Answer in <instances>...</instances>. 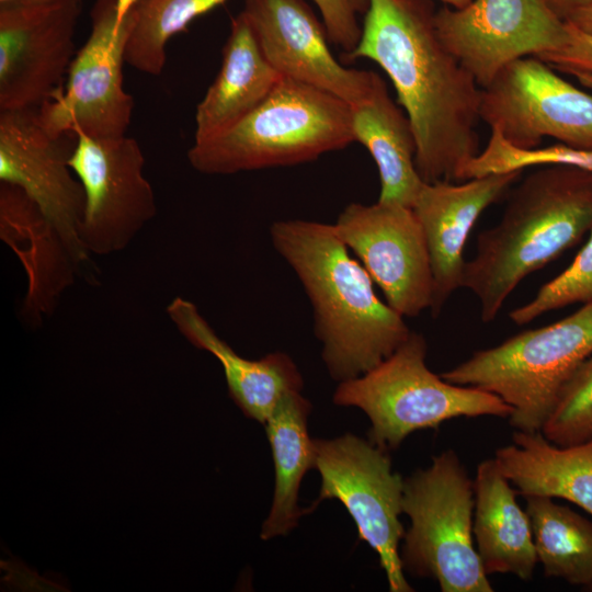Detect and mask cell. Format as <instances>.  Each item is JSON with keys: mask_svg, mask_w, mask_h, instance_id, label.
<instances>
[{"mask_svg": "<svg viewBox=\"0 0 592 592\" xmlns=\"http://www.w3.org/2000/svg\"><path fill=\"white\" fill-rule=\"evenodd\" d=\"M432 0H369L345 61L367 58L391 80L417 143L424 182L458 181L479 151L481 88L437 35Z\"/></svg>", "mask_w": 592, "mask_h": 592, "instance_id": "1", "label": "cell"}, {"mask_svg": "<svg viewBox=\"0 0 592 592\" xmlns=\"http://www.w3.org/2000/svg\"><path fill=\"white\" fill-rule=\"evenodd\" d=\"M270 237L310 301L314 332L332 379L340 383L363 375L409 338L403 316L377 296L369 274L333 224L277 220Z\"/></svg>", "mask_w": 592, "mask_h": 592, "instance_id": "2", "label": "cell"}, {"mask_svg": "<svg viewBox=\"0 0 592 592\" xmlns=\"http://www.w3.org/2000/svg\"><path fill=\"white\" fill-rule=\"evenodd\" d=\"M592 229V172L546 166L511 192L500 221L477 237L462 287L477 298L480 319L492 322L530 274L576 246Z\"/></svg>", "mask_w": 592, "mask_h": 592, "instance_id": "3", "label": "cell"}, {"mask_svg": "<svg viewBox=\"0 0 592 592\" xmlns=\"http://www.w3.org/2000/svg\"><path fill=\"white\" fill-rule=\"evenodd\" d=\"M354 140L351 105L312 86L283 77L252 111L187 151L203 174L306 163Z\"/></svg>", "mask_w": 592, "mask_h": 592, "instance_id": "4", "label": "cell"}, {"mask_svg": "<svg viewBox=\"0 0 592 592\" xmlns=\"http://www.w3.org/2000/svg\"><path fill=\"white\" fill-rule=\"evenodd\" d=\"M426 341L411 331L409 338L380 364L363 375L340 382L333 402L356 407L371 421L369 441L391 451L420 430L466 417L508 418L513 409L497 395L445 380L425 363Z\"/></svg>", "mask_w": 592, "mask_h": 592, "instance_id": "5", "label": "cell"}, {"mask_svg": "<svg viewBox=\"0 0 592 592\" xmlns=\"http://www.w3.org/2000/svg\"><path fill=\"white\" fill-rule=\"evenodd\" d=\"M591 354L592 301L557 322L476 351L441 376L497 395L512 407L509 423L515 431L538 432L563 385Z\"/></svg>", "mask_w": 592, "mask_h": 592, "instance_id": "6", "label": "cell"}, {"mask_svg": "<svg viewBox=\"0 0 592 592\" xmlns=\"http://www.w3.org/2000/svg\"><path fill=\"white\" fill-rule=\"evenodd\" d=\"M474 480L453 449L405 479L403 570L436 581L442 592H492L474 546Z\"/></svg>", "mask_w": 592, "mask_h": 592, "instance_id": "7", "label": "cell"}, {"mask_svg": "<svg viewBox=\"0 0 592 592\" xmlns=\"http://www.w3.org/2000/svg\"><path fill=\"white\" fill-rule=\"evenodd\" d=\"M315 466L321 487L311 512L323 500L340 501L353 519L358 538L378 555L391 592H411L405 577L399 545L405 479L392 470L389 453L369 440L346 433L314 439Z\"/></svg>", "mask_w": 592, "mask_h": 592, "instance_id": "8", "label": "cell"}, {"mask_svg": "<svg viewBox=\"0 0 592 592\" xmlns=\"http://www.w3.org/2000/svg\"><path fill=\"white\" fill-rule=\"evenodd\" d=\"M117 0H95L91 31L76 54L66 86L37 109L44 127L54 135L81 132L92 138L125 136L134 100L123 88L125 43L130 11L116 27Z\"/></svg>", "mask_w": 592, "mask_h": 592, "instance_id": "9", "label": "cell"}, {"mask_svg": "<svg viewBox=\"0 0 592 592\" xmlns=\"http://www.w3.org/2000/svg\"><path fill=\"white\" fill-rule=\"evenodd\" d=\"M479 115L517 148H535L550 137L592 149V94L536 56L512 61L481 88Z\"/></svg>", "mask_w": 592, "mask_h": 592, "instance_id": "10", "label": "cell"}, {"mask_svg": "<svg viewBox=\"0 0 592 592\" xmlns=\"http://www.w3.org/2000/svg\"><path fill=\"white\" fill-rule=\"evenodd\" d=\"M75 135L69 166L84 191L81 242L91 255L121 252L157 214L141 148L127 135L103 139Z\"/></svg>", "mask_w": 592, "mask_h": 592, "instance_id": "11", "label": "cell"}, {"mask_svg": "<svg viewBox=\"0 0 592 592\" xmlns=\"http://www.w3.org/2000/svg\"><path fill=\"white\" fill-rule=\"evenodd\" d=\"M72 133L54 135L37 109L0 111V182L21 189L41 209L83 272L91 254L80 238L83 187L69 166Z\"/></svg>", "mask_w": 592, "mask_h": 592, "instance_id": "12", "label": "cell"}, {"mask_svg": "<svg viewBox=\"0 0 592 592\" xmlns=\"http://www.w3.org/2000/svg\"><path fill=\"white\" fill-rule=\"evenodd\" d=\"M434 23L445 47L487 87L506 65L562 48L567 23L545 0H471L436 9Z\"/></svg>", "mask_w": 592, "mask_h": 592, "instance_id": "13", "label": "cell"}, {"mask_svg": "<svg viewBox=\"0 0 592 592\" xmlns=\"http://www.w3.org/2000/svg\"><path fill=\"white\" fill-rule=\"evenodd\" d=\"M80 11L77 0L0 3V111L38 109L62 88Z\"/></svg>", "mask_w": 592, "mask_h": 592, "instance_id": "14", "label": "cell"}, {"mask_svg": "<svg viewBox=\"0 0 592 592\" xmlns=\"http://www.w3.org/2000/svg\"><path fill=\"white\" fill-rule=\"evenodd\" d=\"M386 303L403 317L430 309L433 274L422 226L411 207L351 203L333 224Z\"/></svg>", "mask_w": 592, "mask_h": 592, "instance_id": "15", "label": "cell"}, {"mask_svg": "<svg viewBox=\"0 0 592 592\" xmlns=\"http://www.w3.org/2000/svg\"><path fill=\"white\" fill-rule=\"evenodd\" d=\"M241 13L282 77L327 91L350 105L372 92L379 76L344 67L334 58L322 21L305 0H244Z\"/></svg>", "mask_w": 592, "mask_h": 592, "instance_id": "16", "label": "cell"}, {"mask_svg": "<svg viewBox=\"0 0 592 592\" xmlns=\"http://www.w3.org/2000/svg\"><path fill=\"white\" fill-rule=\"evenodd\" d=\"M522 172L492 173L462 183L442 180L422 184L411 208L429 249L433 317L440 315L449 297L462 287L464 249L477 219L519 181Z\"/></svg>", "mask_w": 592, "mask_h": 592, "instance_id": "17", "label": "cell"}, {"mask_svg": "<svg viewBox=\"0 0 592 592\" xmlns=\"http://www.w3.org/2000/svg\"><path fill=\"white\" fill-rule=\"evenodd\" d=\"M0 237L18 255L27 277L23 317L38 325L83 271L37 205L18 186L1 182Z\"/></svg>", "mask_w": 592, "mask_h": 592, "instance_id": "18", "label": "cell"}, {"mask_svg": "<svg viewBox=\"0 0 592 592\" xmlns=\"http://www.w3.org/2000/svg\"><path fill=\"white\" fill-rule=\"evenodd\" d=\"M167 314L192 345L219 361L229 395L246 417L264 424L286 395L303 390L301 374L286 353L272 352L258 360L239 355L217 335L197 306L183 297H175Z\"/></svg>", "mask_w": 592, "mask_h": 592, "instance_id": "19", "label": "cell"}, {"mask_svg": "<svg viewBox=\"0 0 592 592\" xmlns=\"http://www.w3.org/2000/svg\"><path fill=\"white\" fill-rule=\"evenodd\" d=\"M474 491L473 533L485 572L530 580L538 562L531 521L494 457L477 466Z\"/></svg>", "mask_w": 592, "mask_h": 592, "instance_id": "20", "label": "cell"}, {"mask_svg": "<svg viewBox=\"0 0 592 592\" xmlns=\"http://www.w3.org/2000/svg\"><path fill=\"white\" fill-rule=\"evenodd\" d=\"M282 78L265 58L240 12L231 19L220 69L196 106L194 141L235 124L257 107Z\"/></svg>", "mask_w": 592, "mask_h": 592, "instance_id": "21", "label": "cell"}, {"mask_svg": "<svg viewBox=\"0 0 592 592\" xmlns=\"http://www.w3.org/2000/svg\"><path fill=\"white\" fill-rule=\"evenodd\" d=\"M512 441L494 459L516 493L565 499L592 516V439L558 446L540 431H515Z\"/></svg>", "mask_w": 592, "mask_h": 592, "instance_id": "22", "label": "cell"}, {"mask_svg": "<svg viewBox=\"0 0 592 592\" xmlns=\"http://www.w3.org/2000/svg\"><path fill=\"white\" fill-rule=\"evenodd\" d=\"M351 112L354 140L368 150L378 169V202L411 207L424 183L415 167V137L380 76L369 95L351 105Z\"/></svg>", "mask_w": 592, "mask_h": 592, "instance_id": "23", "label": "cell"}, {"mask_svg": "<svg viewBox=\"0 0 592 592\" xmlns=\"http://www.w3.org/2000/svg\"><path fill=\"white\" fill-rule=\"evenodd\" d=\"M310 412L309 400L295 391L278 402L264 423L275 470L273 502L261 531L264 540L288 534L308 513L297 502L300 482L315 466L314 439L307 429Z\"/></svg>", "mask_w": 592, "mask_h": 592, "instance_id": "24", "label": "cell"}, {"mask_svg": "<svg viewBox=\"0 0 592 592\" xmlns=\"http://www.w3.org/2000/svg\"><path fill=\"white\" fill-rule=\"evenodd\" d=\"M528 514L538 562L547 578H558L585 590L592 584V521L553 498L527 496Z\"/></svg>", "mask_w": 592, "mask_h": 592, "instance_id": "25", "label": "cell"}, {"mask_svg": "<svg viewBox=\"0 0 592 592\" xmlns=\"http://www.w3.org/2000/svg\"><path fill=\"white\" fill-rule=\"evenodd\" d=\"M226 1L139 0L130 10L133 20L125 43V62L141 72L159 76L166 65L169 39Z\"/></svg>", "mask_w": 592, "mask_h": 592, "instance_id": "26", "label": "cell"}, {"mask_svg": "<svg viewBox=\"0 0 592 592\" xmlns=\"http://www.w3.org/2000/svg\"><path fill=\"white\" fill-rule=\"evenodd\" d=\"M536 166H568L592 172V149L577 148L566 144L530 149L517 148L501 134L491 129L487 146L462 169L458 181L492 173L523 171Z\"/></svg>", "mask_w": 592, "mask_h": 592, "instance_id": "27", "label": "cell"}, {"mask_svg": "<svg viewBox=\"0 0 592 592\" xmlns=\"http://www.w3.org/2000/svg\"><path fill=\"white\" fill-rule=\"evenodd\" d=\"M540 432L558 446L592 439V354L563 385Z\"/></svg>", "mask_w": 592, "mask_h": 592, "instance_id": "28", "label": "cell"}, {"mask_svg": "<svg viewBox=\"0 0 592 592\" xmlns=\"http://www.w3.org/2000/svg\"><path fill=\"white\" fill-rule=\"evenodd\" d=\"M592 301V229L583 248L572 263L559 275L544 284L532 300L513 309L509 317L525 325L542 315L576 303Z\"/></svg>", "mask_w": 592, "mask_h": 592, "instance_id": "29", "label": "cell"}, {"mask_svg": "<svg viewBox=\"0 0 592 592\" xmlns=\"http://www.w3.org/2000/svg\"><path fill=\"white\" fill-rule=\"evenodd\" d=\"M326 27L329 41L343 50V57L358 44L362 27L357 14L365 13L369 0H314Z\"/></svg>", "mask_w": 592, "mask_h": 592, "instance_id": "30", "label": "cell"}, {"mask_svg": "<svg viewBox=\"0 0 592 592\" xmlns=\"http://www.w3.org/2000/svg\"><path fill=\"white\" fill-rule=\"evenodd\" d=\"M566 22V21H565ZM567 44L551 53L537 56L555 70L568 72L579 70L592 73V34L585 33L569 22Z\"/></svg>", "mask_w": 592, "mask_h": 592, "instance_id": "31", "label": "cell"}, {"mask_svg": "<svg viewBox=\"0 0 592 592\" xmlns=\"http://www.w3.org/2000/svg\"><path fill=\"white\" fill-rule=\"evenodd\" d=\"M548 7L563 21L592 0H545Z\"/></svg>", "mask_w": 592, "mask_h": 592, "instance_id": "32", "label": "cell"}, {"mask_svg": "<svg viewBox=\"0 0 592 592\" xmlns=\"http://www.w3.org/2000/svg\"><path fill=\"white\" fill-rule=\"evenodd\" d=\"M566 22L585 33L592 34V1L574 12Z\"/></svg>", "mask_w": 592, "mask_h": 592, "instance_id": "33", "label": "cell"}, {"mask_svg": "<svg viewBox=\"0 0 592 592\" xmlns=\"http://www.w3.org/2000/svg\"><path fill=\"white\" fill-rule=\"evenodd\" d=\"M139 0H117L116 10V27H118L124 21L127 13Z\"/></svg>", "mask_w": 592, "mask_h": 592, "instance_id": "34", "label": "cell"}, {"mask_svg": "<svg viewBox=\"0 0 592 592\" xmlns=\"http://www.w3.org/2000/svg\"><path fill=\"white\" fill-rule=\"evenodd\" d=\"M566 73L573 76L583 87L592 91V73L579 70H570Z\"/></svg>", "mask_w": 592, "mask_h": 592, "instance_id": "35", "label": "cell"}, {"mask_svg": "<svg viewBox=\"0 0 592 592\" xmlns=\"http://www.w3.org/2000/svg\"><path fill=\"white\" fill-rule=\"evenodd\" d=\"M444 5L459 9L467 5L471 0H440Z\"/></svg>", "mask_w": 592, "mask_h": 592, "instance_id": "36", "label": "cell"}, {"mask_svg": "<svg viewBox=\"0 0 592 592\" xmlns=\"http://www.w3.org/2000/svg\"><path fill=\"white\" fill-rule=\"evenodd\" d=\"M585 591H591V592H592V584H590V585L585 589Z\"/></svg>", "mask_w": 592, "mask_h": 592, "instance_id": "37", "label": "cell"}, {"mask_svg": "<svg viewBox=\"0 0 592 592\" xmlns=\"http://www.w3.org/2000/svg\"><path fill=\"white\" fill-rule=\"evenodd\" d=\"M7 1H14V0H0V3H1V2H7ZM77 1H81V2H82V0H77Z\"/></svg>", "mask_w": 592, "mask_h": 592, "instance_id": "38", "label": "cell"}]
</instances>
